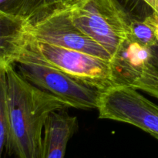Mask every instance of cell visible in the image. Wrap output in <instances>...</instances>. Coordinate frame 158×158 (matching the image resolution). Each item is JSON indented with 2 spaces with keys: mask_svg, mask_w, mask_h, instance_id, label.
I'll use <instances>...</instances> for the list:
<instances>
[{
  "mask_svg": "<svg viewBox=\"0 0 158 158\" xmlns=\"http://www.w3.org/2000/svg\"><path fill=\"white\" fill-rule=\"evenodd\" d=\"M157 12L153 11L144 19H131L129 26V36L147 46L157 43L156 32Z\"/></svg>",
  "mask_w": 158,
  "mask_h": 158,
  "instance_id": "8fae6325",
  "label": "cell"
},
{
  "mask_svg": "<svg viewBox=\"0 0 158 158\" xmlns=\"http://www.w3.org/2000/svg\"><path fill=\"white\" fill-rule=\"evenodd\" d=\"M66 109L49 115L44 126L42 158H64L67 143L78 130L77 117Z\"/></svg>",
  "mask_w": 158,
  "mask_h": 158,
  "instance_id": "ba28073f",
  "label": "cell"
},
{
  "mask_svg": "<svg viewBox=\"0 0 158 158\" xmlns=\"http://www.w3.org/2000/svg\"><path fill=\"white\" fill-rule=\"evenodd\" d=\"M30 27L26 20L0 10V66L16 63L29 41Z\"/></svg>",
  "mask_w": 158,
  "mask_h": 158,
  "instance_id": "9c48e42d",
  "label": "cell"
},
{
  "mask_svg": "<svg viewBox=\"0 0 158 158\" xmlns=\"http://www.w3.org/2000/svg\"><path fill=\"white\" fill-rule=\"evenodd\" d=\"M142 1L150 6L154 12L158 13V0H142Z\"/></svg>",
  "mask_w": 158,
  "mask_h": 158,
  "instance_id": "5bb4252c",
  "label": "cell"
},
{
  "mask_svg": "<svg viewBox=\"0 0 158 158\" xmlns=\"http://www.w3.org/2000/svg\"><path fill=\"white\" fill-rule=\"evenodd\" d=\"M26 47L46 63L58 68L88 86L104 91L112 87L110 60L80 51L42 43L30 33Z\"/></svg>",
  "mask_w": 158,
  "mask_h": 158,
  "instance_id": "277c9868",
  "label": "cell"
},
{
  "mask_svg": "<svg viewBox=\"0 0 158 158\" xmlns=\"http://www.w3.org/2000/svg\"><path fill=\"white\" fill-rule=\"evenodd\" d=\"M6 68H0V158L6 148L7 136V107H6Z\"/></svg>",
  "mask_w": 158,
  "mask_h": 158,
  "instance_id": "4fadbf2b",
  "label": "cell"
},
{
  "mask_svg": "<svg viewBox=\"0 0 158 158\" xmlns=\"http://www.w3.org/2000/svg\"><path fill=\"white\" fill-rule=\"evenodd\" d=\"M77 0H0V10L27 21L31 26L65 9Z\"/></svg>",
  "mask_w": 158,
  "mask_h": 158,
  "instance_id": "30bf717a",
  "label": "cell"
},
{
  "mask_svg": "<svg viewBox=\"0 0 158 158\" xmlns=\"http://www.w3.org/2000/svg\"><path fill=\"white\" fill-rule=\"evenodd\" d=\"M99 118L130 123L158 140V106L131 86H112L102 91Z\"/></svg>",
  "mask_w": 158,
  "mask_h": 158,
  "instance_id": "5b68a950",
  "label": "cell"
},
{
  "mask_svg": "<svg viewBox=\"0 0 158 158\" xmlns=\"http://www.w3.org/2000/svg\"><path fill=\"white\" fill-rule=\"evenodd\" d=\"M2 67V66H0V68H1Z\"/></svg>",
  "mask_w": 158,
  "mask_h": 158,
  "instance_id": "9a60e30c",
  "label": "cell"
},
{
  "mask_svg": "<svg viewBox=\"0 0 158 158\" xmlns=\"http://www.w3.org/2000/svg\"><path fill=\"white\" fill-rule=\"evenodd\" d=\"M15 64L18 66L19 73L27 81L55 96L69 107L97 109L102 91L46 63L26 46Z\"/></svg>",
  "mask_w": 158,
  "mask_h": 158,
  "instance_id": "7a4b0ae2",
  "label": "cell"
},
{
  "mask_svg": "<svg viewBox=\"0 0 158 158\" xmlns=\"http://www.w3.org/2000/svg\"><path fill=\"white\" fill-rule=\"evenodd\" d=\"M151 56V47L128 35L110 60L113 86L133 87Z\"/></svg>",
  "mask_w": 158,
  "mask_h": 158,
  "instance_id": "52a82bcc",
  "label": "cell"
},
{
  "mask_svg": "<svg viewBox=\"0 0 158 158\" xmlns=\"http://www.w3.org/2000/svg\"><path fill=\"white\" fill-rule=\"evenodd\" d=\"M30 33L39 42L80 51L106 60L111 59V54L104 47L74 24L68 7L31 26Z\"/></svg>",
  "mask_w": 158,
  "mask_h": 158,
  "instance_id": "8992f818",
  "label": "cell"
},
{
  "mask_svg": "<svg viewBox=\"0 0 158 158\" xmlns=\"http://www.w3.org/2000/svg\"><path fill=\"white\" fill-rule=\"evenodd\" d=\"M151 56L133 88L141 89L158 99V42L151 46Z\"/></svg>",
  "mask_w": 158,
  "mask_h": 158,
  "instance_id": "7c38bea8",
  "label": "cell"
},
{
  "mask_svg": "<svg viewBox=\"0 0 158 158\" xmlns=\"http://www.w3.org/2000/svg\"><path fill=\"white\" fill-rule=\"evenodd\" d=\"M68 10L74 24L111 57L129 35L131 18L118 0H77Z\"/></svg>",
  "mask_w": 158,
  "mask_h": 158,
  "instance_id": "3957f363",
  "label": "cell"
},
{
  "mask_svg": "<svg viewBox=\"0 0 158 158\" xmlns=\"http://www.w3.org/2000/svg\"><path fill=\"white\" fill-rule=\"evenodd\" d=\"M12 66L6 68V150L17 158H42L43 130L46 120L52 113L69 106L27 81Z\"/></svg>",
  "mask_w": 158,
  "mask_h": 158,
  "instance_id": "6da1fadb",
  "label": "cell"
}]
</instances>
